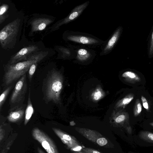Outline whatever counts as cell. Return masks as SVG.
I'll use <instances>...</instances> for the list:
<instances>
[{
  "instance_id": "1",
  "label": "cell",
  "mask_w": 153,
  "mask_h": 153,
  "mask_svg": "<svg viewBox=\"0 0 153 153\" xmlns=\"http://www.w3.org/2000/svg\"><path fill=\"white\" fill-rule=\"evenodd\" d=\"M45 52L32 55L27 61L12 64H7L4 67V74L1 85L5 89L27 74L30 66L38 62L46 56Z\"/></svg>"
},
{
  "instance_id": "2",
  "label": "cell",
  "mask_w": 153,
  "mask_h": 153,
  "mask_svg": "<svg viewBox=\"0 0 153 153\" xmlns=\"http://www.w3.org/2000/svg\"><path fill=\"white\" fill-rule=\"evenodd\" d=\"M45 82V94L46 99L56 104L59 103L63 86L62 75L56 70H52L48 76Z\"/></svg>"
},
{
  "instance_id": "3",
  "label": "cell",
  "mask_w": 153,
  "mask_h": 153,
  "mask_svg": "<svg viewBox=\"0 0 153 153\" xmlns=\"http://www.w3.org/2000/svg\"><path fill=\"white\" fill-rule=\"evenodd\" d=\"M27 88V74L22 76L17 81L9 99L10 108L12 111L22 105Z\"/></svg>"
},
{
  "instance_id": "4",
  "label": "cell",
  "mask_w": 153,
  "mask_h": 153,
  "mask_svg": "<svg viewBox=\"0 0 153 153\" xmlns=\"http://www.w3.org/2000/svg\"><path fill=\"white\" fill-rule=\"evenodd\" d=\"M19 22V19H16L6 25L0 31V42L2 47L10 43L16 36Z\"/></svg>"
},
{
  "instance_id": "5",
  "label": "cell",
  "mask_w": 153,
  "mask_h": 153,
  "mask_svg": "<svg viewBox=\"0 0 153 153\" xmlns=\"http://www.w3.org/2000/svg\"><path fill=\"white\" fill-rule=\"evenodd\" d=\"M32 135L33 138L40 143L48 153H58L54 142L42 131L35 128L32 130Z\"/></svg>"
},
{
  "instance_id": "6",
  "label": "cell",
  "mask_w": 153,
  "mask_h": 153,
  "mask_svg": "<svg viewBox=\"0 0 153 153\" xmlns=\"http://www.w3.org/2000/svg\"><path fill=\"white\" fill-rule=\"evenodd\" d=\"M38 49L35 45L29 46L22 48L11 57L8 64H12L22 61L27 60L32 53L37 51Z\"/></svg>"
},
{
  "instance_id": "7",
  "label": "cell",
  "mask_w": 153,
  "mask_h": 153,
  "mask_svg": "<svg viewBox=\"0 0 153 153\" xmlns=\"http://www.w3.org/2000/svg\"><path fill=\"white\" fill-rule=\"evenodd\" d=\"M88 3V2L87 1L76 7L68 16L57 25L56 28L59 27L62 25L68 23L75 19L80 15L86 8Z\"/></svg>"
},
{
  "instance_id": "8",
  "label": "cell",
  "mask_w": 153,
  "mask_h": 153,
  "mask_svg": "<svg viewBox=\"0 0 153 153\" xmlns=\"http://www.w3.org/2000/svg\"><path fill=\"white\" fill-rule=\"evenodd\" d=\"M27 105L24 104L22 106L12 111H8L7 117L8 120L10 122L17 123L25 119V110Z\"/></svg>"
},
{
  "instance_id": "9",
  "label": "cell",
  "mask_w": 153,
  "mask_h": 153,
  "mask_svg": "<svg viewBox=\"0 0 153 153\" xmlns=\"http://www.w3.org/2000/svg\"><path fill=\"white\" fill-rule=\"evenodd\" d=\"M68 39L76 43L86 45H93L99 43L97 39L87 36L81 35H71L68 37Z\"/></svg>"
},
{
  "instance_id": "10",
  "label": "cell",
  "mask_w": 153,
  "mask_h": 153,
  "mask_svg": "<svg viewBox=\"0 0 153 153\" xmlns=\"http://www.w3.org/2000/svg\"><path fill=\"white\" fill-rule=\"evenodd\" d=\"M52 22L51 20L46 18H39L33 20L31 23V30L33 32L42 30Z\"/></svg>"
},
{
  "instance_id": "11",
  "label": "cell",
  "mask_w": 153,
  "mask_h": 153,
  "mask_svg": "<svg viewBox=\"0 0 153 153\" xmlns=\"http://www.w3.org/2000/svg\"><path fill=\"white\" fill-rule=\"evenodd\" d=\"M121 30V28L119 27L114 32L105 46L103 50L104 53H106L113 48L119 38Z\"/></svg>"
},
{
  "instance_id": "12",
  "label": "cell",
  "mask_w": 153,
  "mask_h": 153,
  "mask_svg": "<svg viewBox=\"0 0 153 153\" xmlns=\"http://www.w3.org/2000/svg\"><path fill=\"white\" fill-rule=\"evenodd\" d=\"M30 89L29 88L27 102L25 110L24 119V124L26 125L34 113V109L30 99Z\"/></svg>"
},
{
  "instance_id": "13",
  "label": "cell",
  "mask_w": 153,
  "mask_h": 153,
  "mask_svg": "<svg viewBox=\"0 0 153 153\" xmlns=\"http://www.w3.org/2000/svg\"><path fill=\"white\" fill-rule=\"evenodd\" d=\"M127 81L132 83H135L141 81V78L137 74L132 71H126L122 75Z\"/></svg>"
},
{
  "instance_id": "14",
  "label": "cell",
  "mask_w": 153,
  "mask_h": 153,
  "mask_svg": "<svg viewBox=\"0 0 153 153\" xmlns=\"http://www.w3.org/2000/svg\"><path fill=\"white\" fill-rule=\"evenodd\" d=\"M77 58L80 61H85L88 59L91 56L90 53L87 50L81 48L77 52Z\"/></svg>"
},
{
  "instance_id": "15",
  "label": "cell",
  "mask_w": 153,
  "mask_h": 153,
  "mask_svg": "<svg viewBox=\"0 0 153 153\" xmlns=\"http://www.w3.org/2000/svg\"><path fill=\"white\" fill-rule=\"evenodd\" d=\"M139 137L145 141L153 143V133L147 131H142L139 133Z\"/></svg>"
},
{
  "instance_id": "16",
  "label": "cell",
  "mask_w": 153,
  "mask_h": 153,
  "mask_svg": "<svg viewBox=\"0 0 153 153\" xmlns=\"http://www.w3.org/2000/svg\"><path fill=\"white\" fill-rule=\"evenodd\" d=\"M13 86L14 85L13 84L10 85L6 88L1 94L0 96V110L1 109L2 105L4 102L8 95L11 90L13 88Z\"/></svg>"
},
{
  "instance_id": "17",
  "label": "cell",
  "mask_w": 153,
  "mask_h": 153,
  "mask_svg": "<svg viewBox=\"0 0 153 153\" xmlns=\"http://www.w3.org/2000/svg\"><path fill=\"white\" fill-rule=\"evenodd\" d=\"M134 95L132 93H131L123 98L119 102L118 105L119 106L124 107L129 104L134 98Z\"/></svg>"
},
{
  "instance_id": "18",
  "label": "cell",
  "mask_w": 153,
  "mask_h": 153,
  "mask_svg": "<svg viewBox=\"0 0 153 153\" xmlns=\"http://www.w3.org/2000/svg\"><path fill=\"white\" fill-rule=\"evenodd\" d=\"M142 110V105L140 100L137 99L134 104L133 109V114L134 117L138 116L141 112Z\"/></svg>"
},
{
  "instance_id": "19",
  "label": "cell",
  "mask_w": 153,
  "mask_h": 153,
  "mask_svg": "<svg viewBox=\"0 0 153 153\" xmlns=\"http://www.w3.org/2000/svg\"><path fill=\"white\" fill-rule=\"evenodd\" d=\"M8 7L7 5L4 4L0 7V24L4 20L5 17V14L7 10Z\"/></svg>"
},
{
  "instance_id": "20",
  "label": "cell",
  "mask_w": 153,
  "mask_h": 153,
  "mask_svg": "<svg viewBox=\"0 0 153 153\" xmlns=\"http://www.w3.org/2000/svg\"><path fill=\"white\" fill-rule=\"evenodd\" d=\"M37 63V62H36L30 66L28 71V76L30 83L31 82L33 76L36 70Z\"/></svg>"
},
{
  "instance_id": "21",
  "label": "cell",
  "mask_w": 153,
  "mask_h": 153,
  "mask_svg": "<svg viewBox=\"0 0 153 153\" xmlns=\"http://www.w3.org/2000/svg\"><path fill=\"white\" fill-rule=\"evenodd\" d=\"M92 96L93 99L95 100H97L101 97L102 93L100 90L97 89L92 94Z\"/></svg>"
},
{
  "instance_id": "22",
  "label": "cell",
  "mask_w": 153,
  "mask_h": 153,
  "mask_svg": "<svg viewBox=\"0 0 153 153\" xmlns=\"http://www.w3.org/2000/svg\"><path fill=\"white\" fill-rule=\"evenodd\" d=\"M141 99L143 106L147 111H149V106L147 100L143 96H141Z\"/></svg>"
},
{
  "instance_id": "23",
  "label": "cell",
  "mask_w": 153,
  "mask_h": 153,
  "mask_svg": "<svg viewBox=\"0 0 153 153\" xmlns=\"http://www.w3.org/2000/svg\"><path fill=\"white\" fill-rule=\"evenodd\" d=\"M97 143L100 146H103L107 143V140L104 138H101L97 140Z\"/></svg>"
},
{
  "instance_id": "24",
  "label": "cell",
  "mask_w": 153,
  "mask_h": 153,
  "mask_svg": "<svg viewBox=\"0 0 153 153\" xmlns=\"http://www.w3.org/2000/svg\"><path fill=\"white\" fill-rule=\"evenodd\" d=\"M126 118V115L123 114L118 116L115 119V121L117 123H120L124 121Z\"/></svg>"
},
{
  "instance_id": "25",
  "label": "cell",
  "mask_w": 153,
  "mask_h": 153,
  "mask_svg": "<svg viewBox=\"0 0 153 153\" xmlns=\"http://www.w3.org/2000/svg\"><path fill=\"white\" fill-rule=\"evenodd\" d=\"M153 54V30L152 33L151 40L150 42V45L149 50V54L150 55H152Z\"/></svg>"
},
{
  "instance_id": "26",
  "label": "cell",
  "mask_w": 153,
  "mask_h": 153,
  "mask_svg": "<svg viewBox=\"0 0 153 153\" xmlns=\"http://www.w3.org/2000/svg\"><path fill=\"white\" fill-rule=\"evenodd\" d=\"M82 148L80 146H78L73 149L74 151H79Z\"/></svg>"
},
{
  "instance_id": "27",
  "label": "cell",
  "mask_w": 153,
  "mask_h": 153,
  "mask_svg": "<svg viewBox=\"0 0 153 153\" xmlns=\"http://www.w3.org/2000/svg\"><path fill=\"white\" fill-rule=\"evenodd\" d=\"M37 151L38 153H44L42 150L39 147L37 148Z\"/></svg>"
},
{
  "instance_id": "28",
  "label": "cell",
  "mask_w": 153,
  "mask_h": 153,
  "mask_svg": "<svg viewBox=\"0 0 153 153\" xmlns=\"http://www.w3.org/2000/svg\"><path fill=\"white\" fill-rule=\"evenodd\" d=\"M93 153H100L97 151H94L93 152Z\"/></svg>"
},
{
  "instance_id": "29",
  "label": "cell",
  "mask_w": 153,
  "mask_h": 153,
  "mask_svg": "<svg viewBox=\"0 0 153 153\" xmlns=\"http://www.w3.org/2000/svg\"><path fill=\"white\" fill-rule=\"evenodd\" d=\"M150 125L153 127V123H150Z\"/></svg>"
}]
</instances>
